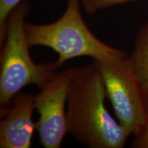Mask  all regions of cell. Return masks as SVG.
Wrapping results in <instances>:
<instances>
[{
	"label": "cell",
	"instance_id": "7a4b0ae2",
	"mask_svg": "<svg viewBox=\"0 0 148 148\" xmlns=\"http://www.w3.org/2000/svg\"><path fill=\"white\" fill-rule=\"evenodd\" d=\"M82 0H66L64 13L47 24L26 22L25 32L30 47H49L58 54L59 67L67 60L88 56L108 60L127 56L125 51L105 43L90 30L81 13Z\"/></svg>",
	"mask_w": 148,
	"mask_h": 148
},
{
	"label": "cell",
	"instance_id": "5b68a950",
	"mask_svg": "<svg viewBox=\"0 0 148 148\" xmlns=\"http://www.w3.org/2000/svg\"><path fill=\"white\" fill-rule=\"evenodd\" d=\"M75 67L53 72L34 95L35 109L39 114L36 122L40 144L45 148H59L68 132L65 104Z\"/></svg>",
	"mask_w": 148,
	"mask_h": 148
},
{
	"label": "cell",
	"instance_id": "6da1fadb",
	"mask_svg": "<svg viewBox=\"0 0 148 148\" xmlns=\"http://www.w3.org/2000/svg\"><path fill=\"white\" fill-rule=\"evenodd\" d=\"M107 97L95 62L75 67L67 97L68 132L89 148H122L130 132L114 119L105 105Z\"/></svg>",
	"mask_w": 148,
	"mask_h": 148
},
{
	"label": "cell",
	"instance_id": "8992f818",
	"mask_svg": "<svg viewBox=\"0 0 148 148\" xmlns=\"http://www.w3.org/2000/svg\"><path fill=\"white\" fill-rule=\"evenodd\" d=\"M34 95L18 92L0 121V147L29 148L36 130L32 120Z\"/></svg>",
	"mask_w": 148,
	"mask_h": 148
},
{
	"label": "cell",
	"instance_id": "ba28073f",
	"mask_svg": "<svg viewBox=\"0 0 148 148\" xmlns=\"http://www.w3.org/2000/svg\"><path fill=\"white\" fill-rule=\"evenodd\" d=\"M137 0H82V5L88 14H93L99 11Z\"/></svg>",
	"mask_w": 148,
	"mask_h": 148
},
{
	"label": "cell",
	"instance_id": "277c9868",
	"mask_svg": "<svg viewBox=\"0 0 148 148\" xmlns=\"http://www.w3.org/2000/svg\"><path fill=\"white\" fill-rule=\"evenodd\" d=\"M93 62L100 71L116 119L134 136L145 121L148 95L142 87L130 56Z\"/></svg>",
	"mask_w": 148,
	"mask_h": 148
},
{
	"label": "cell",
	"instance_id": "3957f363",
	"mask_svg": "<svg viewBox=\"0 0 148 148\" xmlns=\"http://www.w3.org/2000/svg\"><path fill=\"white\" fill-rule=\"evenodd\" d=\"M31 4L23 1L11 12L0 51V104L3 116L16 95L29 84L40 88L59 66L56 61L36 63L29 53L25 18Z\"/></svg>",
	"mask_w": 148,
	"mask_h": 148
},
{
	"label": "cell",
	"instance_id": "30bf717a",
	"mask_svg": "<svg viewBox=\"0 0 148 148\" xmlns=\"http://www.w3.org/2000/svg\"><path fill=\"white\" fill-rule=\"evenodd\" d=\"M131 147L134 148H148V95L145 121L139 132L134 136Z\"/></svg>",
	"mask_w": 148,
	"mask_h": 148
},
{
	"label": "cell",
	"instance_id": "9c48e42d",
	"mask_svg": "<svg viewBox=\"0 0 148 148\" xmlns=\"http://www.w3.org/2000/svg\"><path fill=\"white\" fill-rule=\"evenodd\" d=\"M24 0H0V45L5 36V26L9 15Z\"/></svg>",
	"mask_w": 148,
	"mask_h": 148
},
{
	"label": "cell",
	"instance_id": "52a82bcc",
	"mask_svg": "<svg viewBox=\"0 0 148 148\" xmlns=\"http://www.w3.org/2000/svg\"><path fill=\"white\" fill-rule=\"evenodd\" d=\"M130 58L144 91L148 95V21L136 35Z\"/></svg>",
	"mask_w": 148,
	"mask_h": 148
}]
</instances>
